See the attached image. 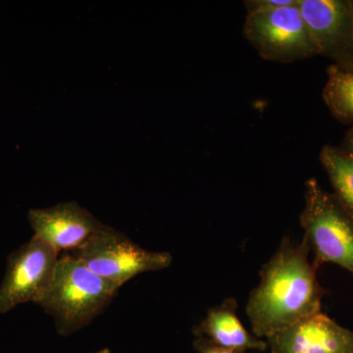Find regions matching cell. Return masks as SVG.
I'll use <instances>...</instances> for the list:
<instances>
[{"label":"cell","instance_id":"cell-17","mask_svg":"<svg viewBox=\"0 0 353 353\" xmlns=\"http://www.w3.org/2000/svg\"><path fill=\"white\" fill-rule=\"evenodd\" d=\"M352 10H353V0H352Z\"/></svg>","mask_w":353,"mask_h":353},{"label":"cell","instance_id":"cell-3","mask_svg":"<svg viewBox=\"0 0 353 353\" xmlns=\"http://www.w3.org/2000/svg\"><path fill=\"white\" fill-rule=\"evenodd\" d=\"M301 224L303 239L314 254L313 265L334 263L353 274V218L334 194L316 179L305 183Z\"/></svg>","mask_w":353,"mask_h":353},{"label":"cell","instance_id":"cell-1","mask_svg":"<svg viewBox=\"0 0 353 353\" xmlns=\"http://www.w3.org/2000/svg\"><path fill=\"white\" fill-rule=\"evenodd\" d=\"M309 254L310 248L304 239L296 243L285 238L262 267L259 285L252 290L246 305V314L257 338H269L321 312L323 289Z\"/></svg>","mask_w":353,"mask_h":353},{"label":"cell","instance_id":"cell-15","mask_svg":"<svg viewBox=\"0 0 353 353\" xmlns=\"http://www.w3.org/2000/svg\"><path fill=\"white\" fill-rule=\"evenodd\" d=\"M339 148H340L341 152L347 153L350 157H353V124L350 131L345 134V139H343V143H341V145Z\"/></svg>","mask_w":353,"mask_h":353},{"label":"cell","instance_id":"cell-11","mask_svg":"<svg viewBox=\"0 0 353 353\" xmlns=\"http://www.w3.org/2000/svg\"><path fill=\"white\" fill-rule=\"evenodd\" d=\"M320 161L332 183L334 196L353 218V157L339 148L326 145L320 152Z\"/></svg>","mask_w":353,"mask_h":353},{"label":"cell","instance_id":"cell-2","mask_svg":"<svg viewBox=\"0 0 353 353\" xmlns=\"http://www.w3.org/2000/svg\"><path fill=\"white\" fill-rule=\"evenodd\" d=\"M120 288L90 271L71 253H62L52 282L38 304L52 316L58 333L69 336L101 314Z\"/></svg>","mask_w":353,"mask_h":353},{"label":"cell","instance_id":"cell-13","mask_svg":"<svg viewBox=\"0 0 353 353\" xmlns=\"http://www.w3.org/2000/svg\"><path fill=\"white\" fill-rule=\"evenodd\" d=\"M296 1L297 0H250V1H245V6L248 12H252L260 9L292 6Z\"/></svg>","mask_w":353,"mask_h":353},{"label":"cell","instance_id":"cell-10","mask_svg":"<svg viewBox=\"0 0 353 353\" xmlns=\"http://www.w3.org/2000/svg\"><path fill=\"white\" fill-rule=\"evenodd\" d=\"M196 336H202L218 347L245 352L246 350L265 352L267 341L252 334L241 324L238 316V303L227 299L220 305L208 311V315L194 328Z\"/></svg>","mask_w":353,"mask_h":353},{"label":"cell","instance_id":"cell-5","mask_svg":"<svg viewBox=\"0 0 353 353\" xmlns=\"http://www.w3.org/2000/svg\"><path fill=\"white\" fill-rule=\"evenodd\" d=\"M299 1L248 12L243 34L265 60L292 63L318 55Z\"/></svg>","mask_w":353,"mask_h":353},{"label":"cell","instance_id":"cell-8","mask_svg":"<svg viewBox=\"0 0 353 353\" xmlns=\"http://www.w3.org/2000/svg\"><path fill=\"white\" fill-rule=\"evenodd\" d=\"M34 236L61 253H71L83 245L104 224L75 201L61 202L50 208L31 209L28 214Z\"/></svg>","mask_w":353,"mask_h":353},{"label":"cell","instance_id":"cell-9","mask_svg":"<svg viewBox=\"0 0 353 353\" xmlns=\"http://www.w3.org/2000/svg\"><path fill=\"white\" fill-rule=\"evenodd\" d=\"M271 353H353V332L322 312L267 338Z\"/></svg>","mask_w":353,"mask_h":353},{"label":"cell","instance_id":"cell-12","mask_svg":"<svg viewBox=\"0 0 353 353\" xmlns=\"http://www.w3.org/2000/svg\"><path fill=\"white\" fill-rule=\"evenodd\" d=\"M323 99L334 117L353 124V72H345L331 65L327 70Z\"/></svg>","mask_w":353,"mask_h":353},{"label":"cell","instance_id":"cell-6","mask_svg":"<svg viewBox=\"0 0 353 353\" xmlns=\"http://www.w3.org/2000/svg\"><path fill=\"white\" fill-rule=\"evenodd\" d=\"M60 253L37 236L11 253L0 285V313L23 303L38 304L48 290Z\"/></svg>","mask_w":353,"mask_h":353},{"label":"cell","instance_id":"cell-16","mask_svg":"<svg viewBox=\"0 0 353 353\" xmlns=\"http://www.w3.org/2000/svg\"><path fill=\"white\" fill-rule=\"evenodd\" d=\"M95 353H111V352L108 348H103V350H99V352Z\"/></svg>","mask_w":353,"mask_h":353},{"label":"cell","instance_id":"cell-4","mask_svg":"<svg viewBox=\"0 0 353 353\" xmlns=\"http://www.w3.org/2000/svg\"><path fill=\"white\" fill-rule=\"evenodd\" d=\"M71 254L99 277L119 287L141 274L168 268L173 261L170 253L145 250L106 225Z\"/></svg>","mask_w":353,"mask_h":353},{"label":"cell","instance_id":"cell-7","mask_svg":"<svg viewBox=\"0 0 353 353\" xmlns=\"http://www.w3.org/2000/svg\"><path fill=\"white\" fill-rule=\"evenodd\" d=\"M299 7L318 55L353 72L352 0H299Z\"/></svg>","mask_w":353,"mask_h":353},{"label":"cell","instance_id":"cell-14","mask_svg":"<svg viewBox=\"0 0 353 353\" xmlns=\"http://www.w3.org/2000/svg\"><path fill=\"white\" fill-rule=\"evenodd\" d=\"M194 347L199 353H245L238 352V350L218 347V345L206 340L205 338H202V336H196V340L194 341Z\"/></svg>","mask_w":353,"mask_h":353}]
</instances>
